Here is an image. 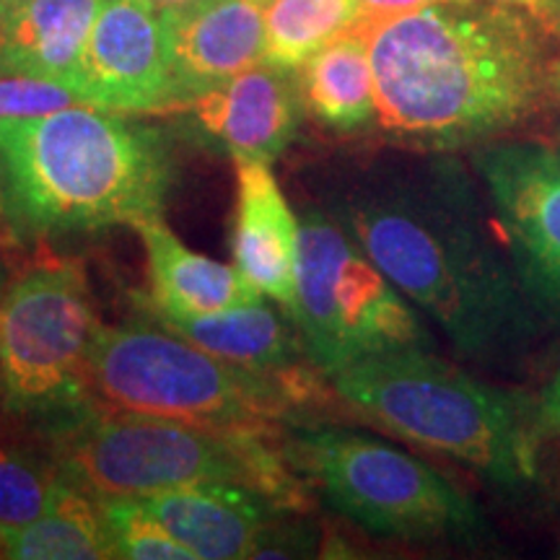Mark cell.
Segmentation results:
<instances>
[{
  "label": "cell",
  "instance_id": "20",
  "mask_svg": "<svg viewBox=\"0 0 560 560\" xmlns=\"http://www.w3.org/2000/svg\"><path fill=\"white\" fill-rule=\"evenodd\" d=\"M0 558L9 560H107L115 558L102 503L86 488L66 482L39 520L0 532Z\"/></svg>",
  "mask_w": 560,
  "mask_h": 560
},
{
  "label": "cell",
  "instance_id": "7",
  "mask_svg": "<svg viewBox=\"0 0 560 560\" xmlns=\"http://www.w3.org/2000/svg\"><path fill=\"white\" fill-rule=\"evenodd\" d=\"M280 452L342 520L408 542L465 540L482 529L470 495L412 454L338 425H289Z\"/></svg>",
  "mask_w": 560,
  "mask_h": 560
},
{
  "label": "cell",
  "instance_id": "33",
  "mask_svg": "<svg viewBox=\"0 0 560 560\" xmlns=\"http://www.w3.org/2000/svg\"><path fill=\"white\" fill-rule=\"evenodd\" d=\"M255 3H260V5H268V3H270V0H255Z\"/></svg>",
  "mask_w": 560,
  "mask_h": 560
},
{
  "label": "cell",
  "instance_id": "24",
  "mask_svg": "<svg viewBox=\"0 0 560 560\" xmlns=\"http://www.w3.org/2000/svg\"><path fill=\"white\" fill-rule=\"evenodd\" d=\"M73 104H83L73 89L60 81L34 79V75L0 73V120L42 117Z\"/></svg>",
  "mask_w": 560,
  "mask_h": 560
},
{
  "label": "cell",
  "instance_id": "18",
  "mask_svg": "<svg viewBox=\"0 0 560 560\" xmlns=\"http://www.w3.org/2000/svg\"><path fill=\"white\" fill-rule=\"evenodd\" d=\"M104 0L0 3V73L60 81L73 89Z\"/></svg>",
  "mask_w": 560,
  "mask_h": 560
},
{
  "label": "cell",
  "instance_id": "29",
  "mask_svg": "<svg viewBox=\"0 0 560 560\" xmlns=\"http://www.w3.org/2000/svg\"><path fill=\"white\" fill-rule=\"evenodd\" d=\"M153 9H159L161 13L164 11H182V9H190V5L206 3V0H149Z\"/></svg>",
  "mask_w": 560,
  "mask_h": 560
},
{
  "label": "cell",
  "instance_id": "11",
  "mask_svg": "<svg viewBox=\"0 0 560 560\" xmlns=\"http://www.w3.org/2000/svg\"><path fill=\"white\" fill-rule=\"evenodd\" d=\"M475 166L527 289L560 312V159L542 145L503 143Z\"/></svg>",
  "mask_w": 560,
  "mask_h": 560
},
{
  "label": "cell",
  "instance_id": "25",
  "mask_svg": "<svg viewBox=\"0 0 560 560\" xmlns=\"http://www.w3.org/2000/svg\"><path fill=\"white\" fill-rule=\"evenodd\" d=\"M535 420L540 433H550V436H560V371L552 376L548 387L535 402Z\"/></svg>",
  "mask_w": 560,
  "mask_h": 560
},
{
  "label": "cell",
  "instance_id": "30",
  "mask_svg": "<svg viewBox=\"0 0 560 560\" xmlns=\"http://www.w3.org/2000/svg\"><path fill=\"white\" fill-rule=\"evenodd\" d=\"M548 86L550 94H556L560 100V58L548 62Z\"/></svg>",
  "mask_w": 560,
  "mask_h": 560
},
{
  "label": "cell",
  "instance_id": "4",
  "mask_svg": "<svg viewBox=\"0 0 560 560\" xmlns=\"http://www.w3.org/2000/svg\"><path fill=\"white\" fill-rule=\"evenodd\" d=\"M327 382L371 423L462 462L493 486L516 490L537 478L535 405L478 382L429 348L371 355Z\"/></svg>",
  "mask_w": 560,
  "mask_h": 560
},
{
  "label": "cell",
  "instance_id": "5",
  "mask_svg": "<svg viewBox=\"0 0 560 560\" xmlns=\"http://www.w3.org/2000/svg\"><path fill=\"white\" fill-rule=\"evenodd\" d=\"M60 470L96 499H143L206 482H240L299 511L306 482L280 452V436L208 429L91 405L47 433Z\"/></svg>",
  "mask_w": 560,
  "mask_h": 560
},
{
  "label": "cell",
  "instance_id": "21",
  "mask_svg": "<svg viewBox=\"0 0 560 560\" xmlns=\"http://www.w3.org/2000/svg\"><path fill=\"white\" fill-rule=\"evenodd\" d=\"M66 482L45 436L0 412V532L39 520Z\"/></svg>",
  "mask_w": 560,
  "mask_h": 560
},
{
  "label": "cell",
  "instance_id": "15",
  "mask_svg": "<svg viewBox=\"0 0 560 560\" xmlns=\"http://www.w3.org/2000/svg\"><path fill=\"white\" fill-rule=\"evenodd\" d=\"M234 172L231 260L265 299L291 312L296 299L299 215L280 190L270 164L234 161Z\"/></svg>",
  "mask_w": 560,
  "mask_h": 560
},
{
  "label": "cell",
  "instance_id": "16",
  "mask_svg": "<svg viewBox=\"0 0 560 560\" xmlns=\"http://www.w3.org/2000/svg\"><path fill=\"white\" fill-rule=\"evenodd\" d=\"M140 310L143 317L195 342L215 359L255 374L276 376V380H306L312 374H322L306 355L291 314L276 301L257 299L231 310L192 314V317H172L145 306Z\"/></svg>",
  "mask_w": 560,
  "mask_h": 560
},
{
  "label": "cell",
  "instance_id": "22",
  "mask_svg": "<svg viewBox=\"0 0 560 560\" xmlns=\"http://www.w3.org/2000/svg\"><path fill=\"white\" fill-rule=\"evenodd\" d=\"M359 24V0H270L265 5V62L299 70Z\"/></svg>",
  "mask_w": 560,
  "mask_h": 560
},
{
  "label": "cell",
  "instance_id": "2",
  "mask_svg": "<svg viewBox=\"0 0 560 560\" xmlns=\"http://www.w3.org/2000/svg\"><path fill=\"white\" fill-rule=\"evenodd\" d=\"M450 177L433 172L425 182L353 195L340 223L462 355L499 359L527 340L529 314Z\"/></svg>",
  "mask_w": 560,
  "mask_h": 560
},
{
  "label": "cell",
  "instance_id": "8",
  "mask_svg": "<svg viewBox=\"0 0 560 560\" xmlns=\"http://www.w3.org/2000/svg\"><path fill=\"white\" fill-rule=\"evenodd\" d=\"M102 330L81 262H34L0 299V412L39 436L89 410L86 363Z\"/></svg>",
  "mask_w": 560,
  "mask_h": 560
},
{
  "label": "cell",
  "instance_id": "27",
  "mask_svg": "<svg viewBox=\"0 0 560 560\" xmlns=\"http://www.w3.org/2000/svg\"><path fill=\"white\" fill-rule=\"evenodd\" d=\"M535 16L540 19L545 30H550L556 37H560V0H542V3L537 5Z\"/></svg>",
  "mask_w": 560,
  "mask_h": 560
},
{
  "label": "cell",
  "instance_id": "9",
  "mask_svg": "<svg viewBox=\"0 0 560 560\" xmlns=\"http://www.w3.org/2000/svg\"><path fill=\"white\" fill-rule=\"evenodd\" d=\"M289 314L325 376L371 355L431 348L397 285L340 221L317 208L299 215L296 299Z\"/></svg>",
  "mask_w": 560,
  "mask_h": 560
},
{
  "label": "cell",
  "instance_id": "23",
  "mask_svg": "<svg viewBox=\"0 0 560 560\" xmlns=\"http://www.w3.org/2000/svg\"><path fill=\"white\" fill-rule=\"evenodd\" d=\"M112 552L122 560H198L138 499H100Z\"/></svg>",
  "mask_w": 560,
  "mask_h": 560
},
{
  "label": "cell",
  "instance_id": "31",
  "mask_svg": "<svg viewBox=\"0 0 560 560\" xmlns=\"http://www.w3.org/2000/svg\"><path fill=\"white\" fill-rule=\"evenodd\" d=\"M495 3H509V5H527V9H532V13L537 11V5L542 3V0H495Z\"/></svg>",
  "mask_w": 560,
  "mask_h": 560
},
{
  "label": "cell",
  "instance_id": "3",
  "mask_svg": "<svg viewBox=\"0 0 560 560\" xmlns=\"http://www.w3.org/2000/svg\"><path fill=\"white\" fill-rule=\"evenodd\" d=\"M0 164L16 236L132 229L164 215L177 179L156 128L91 104L0 120Z\"/></svg>",
  "mask_w": 560,
  "mask_h": 560
},
{
  "label": "cell",
  "instance_id": "12",
  "mask_svg": "<svg viewBox=\"0 0 560 560\" xmlns=\"http://www.w3.org/2000/svg\"><path fill=\"white\" fill-rule=\"evenodd\" d=\"M190 136L231 161L276 164L293 143L301 120L296 70L252 66L182 102Z\"/></svg>",
  "mask_w": 560,
  "mask_h": 560
},
{
  "label": "cell",
  "instance_id": "19",
  "mask_svg": "<svg viewBox=\"0 0 560 560\" xmlns=\"http://www.w3.org/2000/svg\"><path fill=\"white\" fill-rule=\"evenodd\" d=\"M301 107L322 128L355 132L376 122V83L363 24L314 52L296 70Z\"/></svg>",
  "mask_w": 560,
  "mask_h": 560
},
{
  "label": "cell",
  "instance_id": "13",
  "mask_svg": "<svg viewBox=\"0 0 560 560\" xmlns=\"http://www.w3.org/2000/svg\"><path fill=\"white\" fill-rule=\"evenodd\" d=\"M198 560L260 558L291 509L240 482H206L138 499Z\"/></svg>",
  "mask_w": 560,
  "mask_h": 560
},
{
  "label": "cell",
  "instance_id": "32",
  "mask_svg": "<svg viewBox=\"0 0 560 560\" xmlns=\"http://www.w3.org/2000/svg\"><path fill=\"white\" fill-rule=\"evenodd\" d=\"M0 400H3V350H0Z\"/></svg>",
  "mask_w": 560,
  "mask_h": 560
},
{
  "label": "cell",
  "instance_id": "35",
  "mask_svg": "<svg viewBox=\"0 0 560 560\" xmlns=\"http://www.w3.org/2000/svg\"><path fill=\"white\" fill-rule=\"evenodd\" d=\"M558 159H560V153H558Z\"/></svg>",
  "mask_w": 560,
  "mask_h": 560
},
{
  "label": "cell",
  "instance_id": "14",
  "mask_svg": "<svg viewBox=\"0 0 560 560\" xmlns=\"http://www.w3.org/2000/svg\"><path fill=\"white\" fill-rule=\"evenodd\" d=\"M161 16L179 104L265 62V5L255 0H206Z\"/></svg>",
  "mask_w": 560,
  "mask_h": 560
},
{
  "label": "cell",
  "instance_id": "10",
  "mask_svg": "<svg viewBox=\"0 0 560 560\" xmlns=\"http://www.w3.org/2000/svg\"><path fill=\"white\" fill-rule=\"evenodd\" d=\"M73 91L83 104L120 115L177 107L161 11L149 0H104Z\"/></svg>",
  "mask_w": 560,
  "mask_h": 560
},
{
  "label": "cell",
  "instance_id": "1",
  "mask_svg": "<svg viewBox=\"0 0 560 560\" xmlns=\"http://www.w3.org/2000/svg\"><path fill=\"white\" fill-rule=\"evenodd\" d=\"M376 122L397 143L452 151L516 128L548 94L535 21L495 0H441L363 24Z\"/></svg>",
  "mask_w": 560,
  "mask_h": 560
},
{
  "label": "cell",
  "instance_id": "17",
  "mask_svg": "<svg viewBox=\"0 0 560 560\" xmlns=\"http://www.w3.org/2000/svg\"><path fill=\"white\" fill-rule=\"evenodd\" d=\"M132 231L145 249L149 296L140 306L172 317H192L231 310L265 299L234 265L210 260L187 247L164 223V215L138 221Z\"/></svg>",
  "mask_w": 560,
  "mask_h": 560
},
{
  "label": "cell",
  "instance_id": "26",
  "mask_svg": "<svg viewBox=\"0 0 560 560\" xmlns=\"http://www.w3.org/2000/svg\"><path fill=\"white\" fill-rule=\"evenodd\" d=\"M433 3H441V0H359L361 24L402 16V13L425 9V5H433Z\"/></svg>",
  "mask_w": 560,
  "mask_h": 560
},
{
  "label": "cell",
  "instance_id": "28",
  "mask_svg": "<svg viewBox=\"0 0 560 560\" xmlns=\"http://www.w3.org/2000/svg\"><path fill=\"white\" fill-rule=\"evenodd\" d=\"M13 236L9 223V206H5V182H3V164H0V240Z\"/></svg>",
  "mask_w": 560,
  "mask_h": 560
},
{
  "label": "cell",
  "instance_id": "6",
  "mask_svg": "<svg viewBox=\"0 0 560 560\" xmlns=\"http://www.w3.org/2000/svg\"><path fill=\"white\" fill-rule=\"evenodd\" d=\"M319 380L327 376L255 374L149 317L102 325L86 363L89 395L102 408L272 436L306 423V410L322 400Z\"/></svg>",
  "mask_w": 560,
  "mask_h": 560
},
{
  "label": "cell",
  "instance_id": "34",
  "mask_svg": "<svg viewBox=\"0 0 560 560\" xmlns=\"http://www.w3.org/2000/svg\"><path fill=\"white\" fill-rule=\"evenodd\" d=\"M0 3H5V0H0Z\"/></svg>",
  "mask_w": 560,
  "mask_h": 560
}]
</instances>
